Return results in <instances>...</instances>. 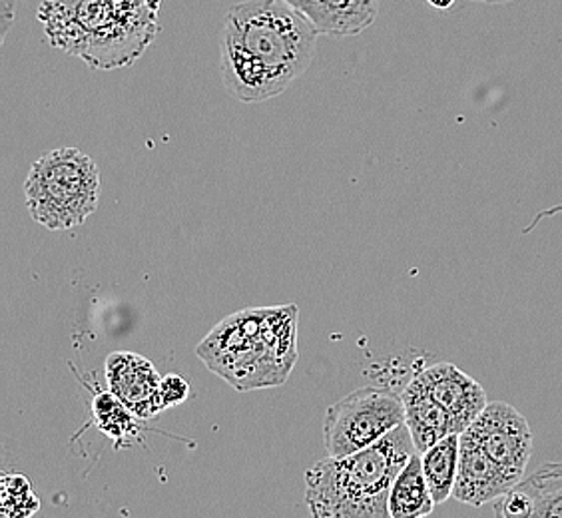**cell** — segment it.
<instances>
[{
	"mask_svg": "<svg viewBox=\"0 0 562 518\" xmlns=\"http://www.w3.org/2000/svg\"><path fill=\"white\" fill-rule=\"evenodd\" d=\"M319 31L285 0H244L226 14L220 72L229 97L246 104L280 97L307 72Z\"/></svg>",
	"mask_w": 562,
	"mask_h": 518,
	"instance_id": "6da1fadb",
	"label": "cell"
},
{
	"mask_svg": "<svg viewBox=\"0 0 562 518\" xmlns=\"http://www.w3.org/2000/svg\"><path fill=\"white\" fill-rule=\"evenodd\" d=\"M162 0H43L38 21L56 48L94 70L131 66L160 33Z\"/></svg>",
	"mask_w": 562,
	"mask_h": 518,
	"instance_id": "7a4b0ae2",
	"label": "cell"
},
{
	"mask_svg": "<svg viewBox=\"0 0 562 518\" xmlns=\"http://www.w3.org/2000/svg\"><path fill=\"white\" fill-rule=\"evenodd\" d=\"M297 305L229 315L202 339L198 357L236 391L280 387L297 361Z\"/></svg>",
	"mask_w": 562,
	"mask_h": 518,
	"instance_id": "3957f363",
	"label": "cell"
},
{
	"mask_svg": "<svg viewBox=\"0 0 562 518\" xmlns=\"http://www.w3.org/2000/svg\"><path fill=\"white\" fill-rule=\"evenodd\" d=\"M415 453L403 423L357 453L317 461L305 473L310 513L315 518L390 517L391 488Z\"/></svg>",
	"mask_w": 562,
	"mask_h": 518,
	"instance_id": "277c9868",
	"label": "cell"
},
{
	"mask_svg": "<svg viewBox=\"0 0 562 518\" xmlns=\"http://www.w3.org/2000/svg\"><path fill=\"white\" fill-rule=\"evenodd\" d=\"M29 214L53 232L82 226L97 212L100 170L78 148H58L43 154L31 166L24 182Z\"/></svg>",
	"mask_w": 562,
	"mask_h": 518,
	"instance_id": "5b68a950",
	"label": "cell"
},
{
	"mask_svg": "<svg viewBox=\"0 0 562 518\" xmlns=\"http://www.w3.org/2000/svg\"><path fill=\"white\" fill-rule=\"evenodd\" d=\"M405 423L401 395L385 388L361 387L334 403L324 419L327 457H347L378 443Z\"/></svg>",
	"mask_w": 562,
	"mask_h": 518,
	"instance_id": "8992f818",
	"label": "cell"
},
{
	"mask_svg": "<svg viewBox=\"0 0 562 518\" xmlns=\"http://www.w3.org/2000/svg\"><path fill=\"white\" fill-rule=\"evenodd\" d=\"M465 431L519 483L532 454V432L519 410L505 401L488 403Z\"/></svg>",
	"mask_w": 562,
	"mask_h": 518,
	"instance_id": "52a82bcc",
	"label": "cell"
},
{
	"mask_svg": "<svg viewBox=\"0 0 562 518\" xmlns=\"http://www.w3.org/2000/svg\"><path fill=\"white\" fill-rule=\"evenodd\" d=\"M413 379L449 413L457 432L469 429L488 405L485 388L453 363H435Z\"/></svg>",
	"mask_w": 562,
	"mask_h": 518,
	"instance_id": "ba28073f",
	"label": "cell"
},
{
	"mask_svg": "<svg viewBox=\"0 0 562 518\" xmlns=\"http://www.w3.org/2000/svg\"><path fill=\"white\" fill-rule=\"evenodd\" d=\"M515 485L517 481L476 443L475 437L467 431L461 432V453L453 498L469 507L479 508L497 500Z\"/></svg>",
	"mask_w": 562,
	"mask_h": 518,
	"instance_id": "9c48e42d",
	"label": "cell"
},
{
	"mask_svg": "<svg viewBox=\"0 0 562 518\" xmlns=\"http://www.w3.org/2000/svg\"><path fill=\"white\" fill-rule=\"evenodd\" d=\"M109 387L138 419H151L164 410L160 375L146 357L116 351L106 359Z\"/></svg>",
	"mask_w": 562,
	"mask_h": 518,
	"instance_id": "30bf717a",
	"label": "cell"
},
{
	"mask_svg": "<svg viewBox=\"0 0 562 518\" xmlns=\"http://www.w3.org/2000/svg\"><path fill=\"white\" fill-rule=\"evenodd\" d=\"M401 399L405 407V425L412 432L417 453H425L432 444L457 432L449 413L415 379L401 393Z\"/></svg>",
	"mask_w": 562,
	"mask_h": 518,
	"instance_id": "8fae6325",
	"label": "cell"
},
{
	"mask_svg": "<svg viewBox=\"0 0 562 518\" xmlns=\"http://www.w3.org/2000/svg\"><path fill=\"white\" fill-rule=\"evenodd\" d=\"M381 0H310L303 14L325 36H356L378 21Z\"/></svg>",
	"mask_w": 562,
	"mask_h": 518,
	"instance_id": "7c38bea8",
	"label": "cell"
},
{
	"mask_svg": "<svg viewBox=\"0 0 562 518\" xmlns=\"http://www.w3.org/2000/svg\"><path fill=\"white\" fill-rule=\"evenodd\" d=\"M435 500L423 475L422 453L413 454L403 466L390 495L391 518H419L431 515Z\"/></svg>",
	"mask_w": 562,
	"mask_h": 518,
	"instance_id": "4fadbf2b",
	"label": "cell"
},
{
	"mask_svg": "<svg viewBox=\"0 0 562 518\" xmlns=\"http://www.w3.org/2000/svg\"><path fill=\"white\" fill-rule=\"evenodd\" d=\"M461 432H451L422 453L423 475L431 491L435 505H443L453 497L454 481L459 471Z\"/></svg>",
	"mask_w": 562,
	"mask_h": 518,
	"instance_id": "5bb4252c",
	"label": "cell"
},
{
	"mask_svg": "<svg viewBox=\"0 0 562 518\" xmlns=\"http://www.w3.org/2000/svg\"><path fill=\"white\" fill-rule=\"evenodd\" d=\"M517 485L529 495L530 517L562 518V463L541 464Z\"/></svg>",
	"mask_w": 562,
	"mask_h": 518,
	"instance_id": "9a60e30c",
	"label": "cell"
},
{
	"mask_svg": "<svg viewBox=\"0 0 562 518\" xmlns=\"http://www.w3.org/2000/svg\"><path fill=\"white\" fill-rule=\"evenodd\" d=\"M92 413L100 431L106 432L114 441L131 439L136 432V423H134L136 415L112 391L98 393L92 403Z\"/></svg>",
	"mask_w": 562,
	"mask_h": 518,
	"instance_id": "2e32d148",
	"label": "cell"
},
{
	"mask_svg": "<svg viewBox=\"0 0 562 518\" xmlns=\"http://www.w3.org/2000/svg\"><path fill=\"white\" fill-rule=\"evenodd\" d=\"M41 498L24 475H4L0 481V515L4 518H29L38 513Z\"/></svg>",
	"mask_w": 562,
	"mask_h": 518,
	"instance_id": "e0dca14e",
	"label": "cell"
},
{
	"mask_svg": "<svg viewBox=\"0 0 562 518\" xmlns=\"http://www.w3.org/2000/svg\"><path fill=\"white\" fill-rule=\"evenodd\" d=\"M160 397H162L164 409L182 405L190 397V383L182 375L168 373L160 381Z\"/></svg>",
	"mask_w": 562,
	"mask_h": 518,
	"instance_id": "ac0fdd59",
	"label": "cell"
},
{
	"mask_svg": "<svg viewBox=\"0 0 562 518\" xmlns=\"http://www.w3.org/2000/svg\"><path fill=\"white\" fill-rule=\"evenodd\" d=\"M14 7H16V2L14 0H4V4H2V26H4V31H2V36H7L9 33V29H11L12 21H14Z\"/></svg>",
	"mask_w": 562,
	"mask_h": 518,
	"instance_id": "d6986e66",
	"label": "cell"
},
{
	"mask_svg": "<svg viewBox=\"0 0 562 518\" xmlns=\"http://www.w3.org/2000/svg\"><path fill=\"white\" fill-rule=\"evenodd\" d=\"M427 2L431 4L432 9H437V11H449V9H453V4L457 0H427Z\"/></svg>",
	"mask_w": 562,
	"mask_h": 518,
	"instance_id": "ffe728a7",
	"label": "cell"
},
{
	"mask_svg": "<svg viewBox=\"0 0 562 518\" xmlns=\"http://www.w3.org/2000/svg\"><path fill=\"white\" fill-rule=\"evenodd\" d=\"M285 2H290L293 9H297V11L303 12V9L307 7V2H310V0H285Z\"/></svg>",
	"mask_w": 562,
	"mask_h": 518,
	"instance_id": "44dd1931",
	"label": "cell"
},
{
	"mask_svg": "<svg viewBox=\"0 0 562 518\" xmlns=\"http://www.w3.org/2000/svg\"><path fill=\"white\" fill-rule=\"evenodd\" d=\"M473 2H483V4H503V2H508V0H473Z\"/></svg>",
	"mask_w": 562,
	"mask_h": 518,
	"instance_id": "7402d4cb",
	"label": "cell"
}]
</instances>
